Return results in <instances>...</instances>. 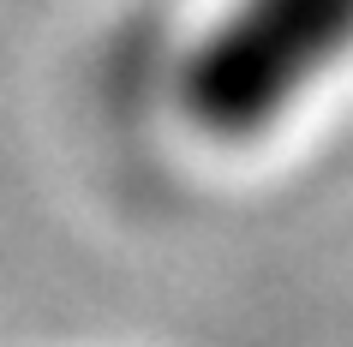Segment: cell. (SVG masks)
I'll return each mask as SVG.
<instances>
[{
    "instance_id": "1",
    "label": "cell",
    "mask_w": 353,
    "mask_h": 347,
    "mask_svg": "<svg viewBox=\"0 0 353 347\" xmlns=\"http://www.w3.org/2000/svg\"><path fill=\"white\" fill-rule=\"evenodd\" d=\"M353 54V0H234L192 48L180 96L198 132L258 138Z\"/></svg>"
}]
</instances>
